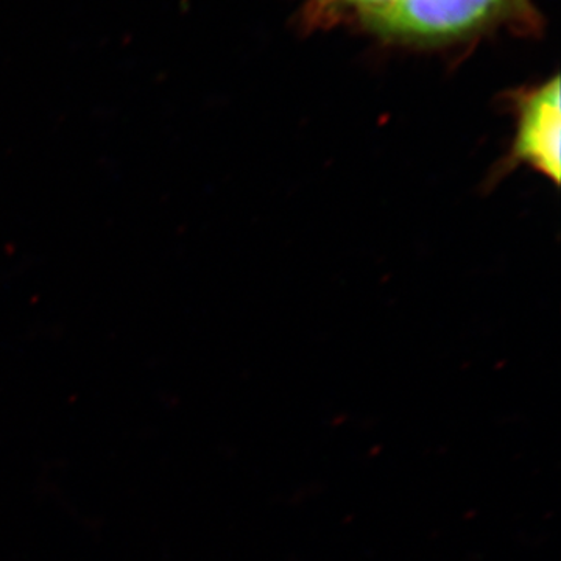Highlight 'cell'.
Masks as SVG:
<instances>
[{
  "instance_id": "1",
  "label": "cell",
  "mask_w": 561,
  "mask_h": 561,
  "mask_svg": "<svg viewBox=\"0 0 561 561\" xmlns=\"http://www.w3.org/2000/svg\"><path fill=\"white\" fill-rule=\"evenodd\" d=\"M560 77L545 81L513 98L516 116L515 139L511 151L502 158L491 184L500 183L519 165H527L559 186L561 176Z\"/></svg>"
},
{
  "instance_id": "2",
  "label": "cell",
  "mask_w": 561,
  "mask_h": 561,
  "mask_svg": "<svg viewBox=\"0 0 561 561\" xmlns=\"http://www.w3.org/2000/svg\"><path fill=\"white\" fill-rule=\"evenodd\" d=\"M512 0H394L367 16L376 32L389 38L438 41L457 38L481 27Z\"/></svg>"
},
{
  "instance_id": "3",
  "label": "cell",
  "mask_w": 561,
  "mask_h": 561,
  "mask_svg": "<svg viewBox=\"0 0 561 561\" xmlns=\"http://www.w3.org/2000/svg\"><path fill=\"white\" fill-rule=\"evenodd\" d=\"M346 2L359 7L367 16H370V14H375L378 13V11L387 9V7L391 5L394 0H346Z\"/></svg>"
}]
</instances>
